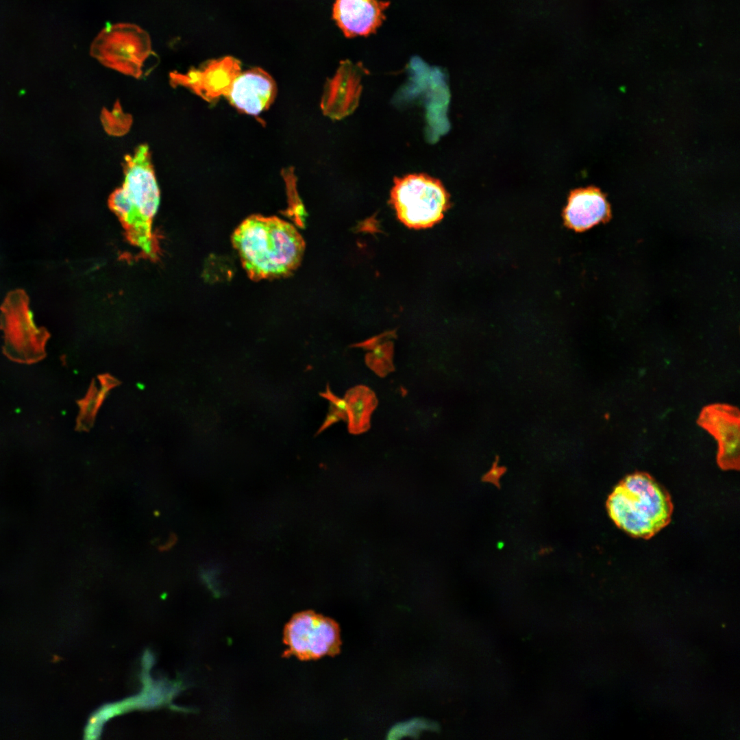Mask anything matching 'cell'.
Returning <instances> with one entry per match:
<instances>
[{"label": "cell", "mask_w": 740, "mask_h": 740, "mask_svg": "<svg viewBox=\"0 0 740 740\" xmlns=\"http://www.w3.org/2000/svg\"><path fill=\"white\" fill-rule=\"evenodd\" d=\"M285 655L310 660L335 653L339 645L338 630L330 619L304 611L295 615L286 625Z\"/></svg>", "instance_id": "52a82bcc"}, {"label": "cell", "mask_w": 740, "mask_h": 740, "mask_svg": "<svg viewBox=\"0 0 740 740\" xmlns=\"http://www.w3.org/2000/svg\"><path fill=\"white\" fill-rule=\"evenodd\" d=\"M739 417L737 407L714 404L704 407L697 421L717 441V462L723 470H739Z\"/></svg>", "instance_id": "ba28073f"}, {"label": "cell", "mask_w": 740, "mask_h": 740, "mask_svg": "<svg viewBox=\"0 0 740 740\" xmlns=\"http://www.w3.org/2000/svg\"><path fill=\"white\" fill-rule=\"evenodd\" d=\"M365 357L367 365L377 375L384 377L394 371L393 363V344L381 342L376 344Z\"/></svg>", "instance_id": "9a60e30c"}, {"label": "cell", "mask_w": 740, "mask_h": 740, "mask_svg": "<svg viewBox=\"0 0 740 740\" xmlns=\"http://www.w3.org/2000/svg\"><path fill=\"white\" fill-rule=\"evenodd\" d=\"M102 403L99 398V392L92 384L85 399L79 402L81 412L78 419V428H86L91 424L97 410Z\"/></svg>", "instance_id": "2e32d148"}, {"label": "cell", "mask_w": 740, "mask_h": 740, "mask_svg": "<svg viewBox=\"0 0 740 740\" xmlns=\"http://www.w3.org/2000/svg\"><path fill=\"white\" fill-rule=\"evenodd\" d=\"M563 216L567 227L582 232L607 221L611 211L604 193L597 188L589 186L570 193Z\"/></svg>", "instance_id": "4fadbf2b"}, {"label": "cell", "mask_w": 740, "mask_h": 740, "mask_svg": "<svg viewBox=\"0 0 740 740\" xmlns=\"http://www.w3.org/2000/svg\"><path fill=\"white\" fill-rule=\"evenodd\" d=\"M610 519L631 536L648 539L671 520L673 504L667 491L650 475L636 472L626 476L608 497Z\"/></svg>", "instance_id": "7a4b0ae2"}, {"label": "cell", "mask_w": 740, "mask_h": 740, "mask_svg": "<svg viewBox=\"0 0 740 740\" xmlns=\"http://www.w3.org/2000/svg\"><path fill=\"white\" fill-rule=\"evenodd\" d=\"M432 723L423 719H413L395 726L388 733L389 739L417 736L423 730L434 729Z\"/></svg>", "instance_id": "e0dca14e"}, {"label": "cell", "mask_w": 740, "mask_h": 740, "mask_svg": "<svg viewBox=\"0 0 740 740\" xmlns=\"http://www.w3.org/2000/svg\"><path fill=\"white\" fill-rule=\"evenodd\" d=\"M160 190L147 145L137 147L124 162V182L110 196L109 205L136 246L154 239L151 221L158 210Z\"/></svg>", "instance_id": "3957f363"}, {"label": "cell", "mask_w": 740, "mask_h": 740, "mask_svg": "<svg viewBox=\"0 0 740 740\" xmlns=\"http://www.w3.org/2000/svg\"><path fill=\"white\" fill-rule=\"evenodd\" d=\"M366 70L345 60L329 82L323 101V109L333 119H342L357 108L362 92V79Z\"/></svg>", "instance_id": "8fae6325"}, {"label": "cell", "mask_w": 740, "mask_h": 740, "mask_svg": "<svg viewBox=\"0 0 740 740\" xmlns=\"http://www.w3.org/2000/svg\"><path fill=\"white\" fill-rule=\"evenodd\" d=\"M390 3L381 0H336L332 17L347 38L375 33Z\"/></svg>", "instance_id": "7c38bea8"}, {"label": "cell", "mask_w": 740, "mask_h": 740, "mask_svg": "<svg viewBox=\"0 0 740 740\" xmlns=\"http://www.w3.org/2000/svg\"><path fill=\"white\" fill-rule=\"evenodd\" d=\"M241 73L240 62L231 56L224 57L208 62L199 69L188 73L177 72L170 74L173 86H182L206 99L225 94L235 77Z\"/></svg>", "instance_id": "9c48e42d"}, {"label": "cell", "mask_w": 740, "mask_h": 740, "mask_svg": "<svg viewBox=\"0 0 740 740\" xmlns=\"http://www.w3.org/2000/svg\"><path fill=\"white\" fill-rule=\"evenodd\" d=\"M341 419L347 421L346 418L336 408H335L332 405L330 404L329 412L327 415V417L323 423L318 430L317 434L321 433L327 428L334 424V423L338 422Z\"/></svg>", "instance_id": "d6986e66"}, {"label": "cell", "mask_w": 740, "mask_h": 740, "mask_svg": "<svg viewBox=\"0 0 740 740\" xmlns=\"http://www.w3.org/2000/svg\"><path fill=\"white\" fill-rule=\"evenodd\" d=\"M344 399L347 404L349 432L358 434L368 430L371 414L378 405L374 392L366 386L358 385L349 389Z\"/></svg>", "instance_id": "5bb4252c"}, {"label": "cell", "mask_w": 740, "mask_h": 740, "mask_svg": "<svg viewBox=\"0 0 740 740\" xmlns=\"http://www.w3.org/2000/svg\"><path fill=\"white\" fill-rule=\"evenodd\" d=\"M276 94L273 78L264 70L254 68L241 72L232 82L226 96L237 110L258 115L272 103Z\"/></svg>", "instance_id": "30bf717a"}, {"label": "cell", "mask_w": 740, "mask_h": 740, "mask_svg": "<svg viewBox=\"0 0 740 740\" xmlns=\"http://www.w3.org/2000/svg\"><path fill=\"white\" fill-rule=\"evenodd\" d=\"M390 201L399 219L413 228L438 223L449 206V197L440 180L424 173L395 177Z\"/></svg>", "instance_id": "277c9868"}, {"label": "cell", "mask_w": 740, "mask_h": 740, "mask_svg": "<svg viewBox=\"0 0 740 740\" xmlns=\"http://www.w3.org/2000/svg\"><path fill=\"white\" fill-rule=\"evenodd\" d=\"M1 311L7 356L21 362L40 360L45 354L49 334L35 325L26 294L21 290L10 293L1 306Z\"/></svg>", "instance_id": "8992f818"}, {"label": "cell", "mask_w": 740, "mask_h": 740, "mask_svg": "<svg viewBox=\"0 0 740 740\" xmlns=\"http://www.w3.org/2000/svg\"><path fill=\"white\" fill-rule=\"evenodd\" d=\"M91 53L105 66L139 77L153 56L148 34L131 24H116L103 29L94 40Z\"/></svg>", "instance_id": "5b68a950"}, {"label": "cell", "mask_w": 740, "mask_h": 740, "mask_svg": "<svg viewBox=\"0 0 740 740\" xmlns=\"http://www.w3.org/2000/svg\"><path fill=\"white\" fill-rule=\"evenodd\" d=\"M232 243L252 280L286 278L300 265L305 242L297 229L277 217L253 214L236 228Z\"/></svg>", "instance_id": "6da1fadb"}, {"label": "cell", "mask_w": 740, "mask_h": 740, "mask_svg": "<svg viewBox=\"0 0 740 740\" xmlns=\"http://www.w3.org/2000/svg\"><path fill=\"white\" fill-rule=\"evenodd\" d=\"M320 395L328 399L330 404L336 408L346 418L347 421V404L344 398H339L334 395L328 386H327L325 392L321 393Z\"/></svg>", "instance_id": "ac0fdd59"}]
</instances>
